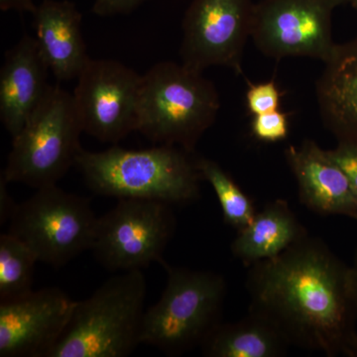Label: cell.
<instances>
[{"label": "cell", "instance_id": "12", "mask_svg": "<svg viewBox=\"0 0 357 357\" xmlns=\"http://www.w3.org/2000/svg\"><path fill=\"white\" fill-rule=\"evenodd\" d=\"M76 303L58 288L0 302V356L47 357L65 332Z\"/></svg>", "mask_w": 357, "mask_h": 357}, {"label": "cell", "instance_id": "29", "mask_svg": "<svg viewBox=\"0 0 357 357\" xmlns=\"http://www.w3.org/2000/svg\"><path fill=\"white\" fill-rule=\"evenodd\" d=\"M345 2H349L351 3L354 8H356L357 10V0H345Z\"/></svg>", "mask_w": 357, "mask_h": 357}, {"label": "cell", "instance_id": "19", "mask_svg": "<svg viewBox=\"0 0 357 357\" xmlns=\"http://www.w3.org/2000/svg\"><path fill=\"white\" fill-rule=\"evenodd\" d=\"M37 261L34 252L17 237L8 232L0 236V302L32 292Z\"/></svg>", "mask_w": 357, "mask_h": 357}, {"label": "cell", "instance_id": "3", "mask_svg": "<svg viewBox=\"0 0 357 357\" xmlns=\"http://www.w3.org/2000/svg\"><path fill=\"white\" fill-rule=\"evenodd\" d=\"M220 109L218 89L203 73L158 63L141 76L136 131L156 144L194 153Z\"/></svg>", "mask_w": 357, "mask_h": 357}, {"label": "cell", "instance_id": "14", "mask_svg": "<svg viewBox=\"0 0 357 357\" xmlns=\"http://www.w3.org/2000/svg\"><path fill=\"white\" fill-rule=\"evenodd\" d=\"M48 65L36 39L23 35L6 53L0 70V121L15 137L43 100L48 84Z\"/></svg>", "mask_w": 357, "mask_h": 357}, {"label": "cell", "instance_id": "21", "mask_svg": "<svg viewBox=\"0 0 357 357\" xmlns=\"http://www.w3.org/2000/svg\"><path fill=\"white\" fill-rule=\"evenodd\" d=\"M251 131L256 139L262 142L274 143L286 139L289 133L288 114L277 109L255 115Z\"/></svg>", "mask_w": 357, "mask_h": 357}, {"label": "cell", "instance_id": "11", "mask_svg": "<svg viewBox=\"0 0 357 357\" xmlns=\"http://www.w3.org/2000/svg\"><path fill=\"white\" fill-rule=\"evenodd\" d=\"M255 6L251 0H192L183 21L182 64L202 73L220 66L243 74Z\"/></svg>", "mask_w": 357, "mask_h": 357}, {"label": "cell", "instance_id": "4", "mask_svg": "<svg viewBox=\"0 0 357 357\" xmlns=\"http://www.w3.org/2000/svg\"><path fill=\"white\" fill-rule=\"evenodd\" d=\"M147 282L124 271L76 303L65 332L47 357H126L140 344Z\"/></svg>", "mask_w": 357, "mask_h": 357}, {"label": "cell", "instance_id": "15", "mask_svg": "<svg viewBox=\"0 0 357 357\" xmlns=\"http://www.w3.org/2000/svg\"><path fill=\"white\" fill-rule=\"evenodd\" d=\"M37 44L58 82L77 79L91 58L82 32V14L69 0H43L33 13Z\"/></svg>", "mask_w": 357, "mask_h": 357}, {"label": "cell", "instance_id": "18", "mask_svg": "<svg viewBox=\"0 0 357 357\" xmlns=\"http://www.w3.org/2000/svg\"><path fill=\"white\" fill-rule=\"evenodd\" d=\"M201 347L208 357H279L290 345L271 324L248 312L241 321L220 324Z\"/></svg>", "mask_w": 357, "mask_h": 357}, {"label": "cell", "instance_id": "23", "mask_svg": "<svg viewBox=\"0 0 357 357\" xmlns=\"http://www.w3.org/2000/svg\"><path fill=\"white\" fill-rule=\"evenodd\" d=\"M326 153L344 171L357 199V144L338 141L337 146Z\"/></svg>", "mask_w": 357, "mask_h": 357}, {"label": "cell", "instance_id": "16", "mask_svg": "<svg viewBox=\"0 0 357 357\" xmlns=\"http://www.w3.org/2000/svg\"><path fill=\"white\" fill-rule=\"evenodd\" d=\"M324 124L342 142L357 144V38L335 46L316 84Z\"/></svg>", "mask_w": 357, "mask_h": 357}, {"label": "cell", "instance_id": "26", "mask_svg": "<svg viewBox=\"0 0 357 357\" xmlns=\"http://www.w3.org/2000/svg\"><path fill=\"white\" fill-rule=\"evenodd\" d=\"M36 7L34 0H0V9L2 11H18L33 14Z\"/></svg>", "mask_w": 357, "mask_h": 357}, {"label": "cell", "instance_id": "24", "mask_svg": "<svg viewBox=\"0 0 357 357\" xmlns=\"http://www.w3.org/2000/svg\"><path fill=\"white\" fill-rule=\"evenodd\" d=\"M145 1L148 0H95L91 11L102 17L128 14Z\"/></svg>", "mask_w": 357, "mask_h": 357}, {"label": "cell", "instance_id": "22", "mask_svg": "<svg viewBox=\"0 0 357 357\" xmlns=\"http://www.w3.org/2000/svg\"><path fill=\"white\" fill-rule=\"evenodd\" d=\"M282 93L274 82L249 84L246 105L253 115L267 114L279 109Z\"/></svg>", "mask_w": 357, "mask_h": 357}, {"label": "cell", "instance_id": "1", "mask_svg": "<svg viewBox=\"0 0 357 357\" xmlns=\"http://www.w3.org/2000/svg\"><path fill=\"white\" fill-rule=\"evenodd\" d=\"M248 312L264 319L290 347L351 356L357 340L354 269L321 239L306 236L249 266Z\"/></svg>", "mask_w": 357, "mask_h": 357}, {"label": "cell", "instance_id": "10", "mask_svg": "<svg viewBox=\"0 0 357 357\" xmlns=\"http://www.w3.org/2000/svg\"><path fill=\"white\" fill-rule=\"evenodd\" d=\"M140 83L141 75L128 66L91 58L73 93L84 132L116 144L137 130Z\"/></svg>", "mask_w": 357, "mask_h": 357}, {"label": "cell", "instance_id": "13", "mask_svg": "<svg viewBox=\"0 0 357 357\" xmlns=\"http://www.w3.org/2000/svg\"><path fill=\"white\" fill-rule=\"evenodd\" d=\"M285 157L297 181L301 203L323 215L357 220V199L340 166L314 141L289 146Z\"/></svg>", "mask_w": 357, "mask_h": 357}, {"label": "cell", "instance_id": "8", "mask_svg": "<svg viewBox=\"0 0 357 357\" xmlns=\"http://www.w3.org/2000/svg\"><path fill=\"white\" fill-rule=\"evenodd\" d=\"M171 204L150 199H119L98 218L91 250L110 271L163 265V253L175 231Z\"/></svg>", "mask_w": 357, "mask_h": 357}, {"label": "cell", "instance_id": "25", "mask_svg": "<svg viewBox=\"0 0 357 357\" xmlns=\"http://www.w3.org/2000/svg\"><path fill=\"white\" fill-rule=\"evenodd\" d=\"M6 184V181L1 177L0 178V202H1L0 204V220H1V225L3 222H6L7 220H10L16 206L13 199L9 196V192H7Z\"/></svg>", "mask_w": 357, "mask_h": 357}, {"label": "cell", "instance_id": "2", "mask_svg": "<svg viewBox=\"0 0 357 357\" xmlns=\"http://www.w3.org/2000/svg\"><path fill=\"white\" fill-rule=\"evenodd\" d=\"M192 154L170 145L142 150L115 145L100 152L82 148L75 166L100 196L187 204L199 198L203 178Z\"/></svg>", "mask_w": 357, "mask_h": 357}, {"label": "cell", "instance_id": "28", "mask_svg": "<svg viewBox=\"0 0 357 357\" xmlns=\"http://www.w3.org/2000/svg\"><path fill=\"white\" fill-rule=\"evenodd\" d=\"M349 357H357V340L356 344H354V347H352L351 356Z\"/></svg>", "mask_w": 357, "mask_h": 357}, {"label": "cell", "instance_id": "7", "mask_svg": "<svg viewBox=\"0 0 357 357\" xmlns=\"http://www.w3.org/2000/svg\"><path fill=\"white\" fill-rule=\"evenodd\" d=\"M98 220L89 199L49 185L16 204L8 234L31 249L38 261L59 268L91 250Z\"/></svg>", "mask_w": 357, "mask_h": 357}, {"label": "cell", "instance_id": "6", "mask_svg": "<svg viewBox=\"0 0 357 357\" xmlns=\"http://www.w3.org/2000/svg\"><path fill=\"white\" fill-rule=\"evenodd\" d=\"M84 132L73 95L50 86L43 100L13 138L1 177L38 190L57 185L75 166Z\"/></svg>", "mask_w": 357, "mask_h": 357}, {"label": "cell", "instance_id": "20", "mask_svg": "<svg viewBox=\"0 0 357 357\" xmlns=\"http://www.w3.org/2000/svg\"><path fill=\"white\" fill-rule=\"evenodd\" d=\"M196 166L202 178L210 183L217 195L225 222L237 231L248 227L257 213L250 197L213 160L199 157L196 158Z\"/></svg>", "mask_w": 357, "mask_h": 357}, {"label": "cell", "instance_id": "9", "mask_svg": "<svg viewBox=\"0 0 357 357\" xmlns=\"http://www.w3.org/2000/svg\"><path fill=\"white\" fill-rule=\"evenodd\" d=\"M345 0H263L255 4L251 35L259 51L275 60L330 59L332 15Z\"/></svg>", "mask_w": 357, "mask_h": 357}, {"label": "cell", "instance_id": "5", "mask_svg": "<svg viewBox=\"0 0 357 357\" xmlns=\"http://www.w3.org/2000/svg\"><path fill=\"white\" fill-rule=\"evenodd\" d=\"M165 290L143 316L140 344L156 347L168 356H181L204 344L222 324L227 282L211 271L172 267Z\"/></svg>", "mask_w": 357, "mask_h": 357}, {"label": "cell", "instance_id": "17", "mask_svg": "<svg viewBox=\"0 0 357 357\" xmlns=\"http://www.w3.org/2000/svg\"><path fill=\"white\" fill-rule=\"evenodd\" d=\"M309 236L285 199H275L256 213L248 227L237 231L232 255L250 266L281 255L294 243Z\"/></svg>", "mask_w": 357, "mask_h": 357}, {"label": "cell", "instance_id": "27", "mask_svg": "<svg viewBox=\"0 0 357 357\" xmlns=\"http://www.w3.org/2000/svg\"><path fill=\"white\" fill-rule=\"evenodd\" d=\"M352 269H354V279H356V284L357 288V249L356 251V255H354V264H352Z\"/></svg>", "mask_w": 357, "mask_h": 357}]
</instances>
